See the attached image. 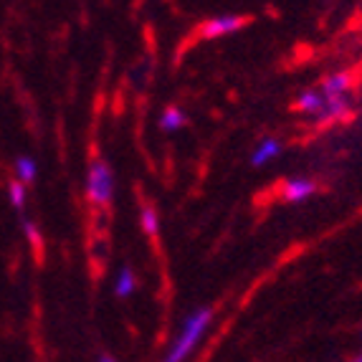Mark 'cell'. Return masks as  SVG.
I'll return each mask as SVG.
<instances>
[{"label":"cell","instance_id":"1","mask_svg":"<svg viewBox=\"0 0 362 362\" xmlns=\"http://www.w3.org/2000/svg\"><path fill=\"white\" fill-rule=\"evenodd\" d=\"M213 322V309L211 307H203L198 312H193L182 322V329L180 334L175 337V342L170 344L168 355H165L163 362H185V357L195 350V344L200 342V337L206 334V329L211 327Z\"/></svg>","mask_w":362,"mask_h":362},{"label":"cell","instance_id":"2","mask_svg":"<svg viewBox=\"0 0 362 362\" xmlns=\"http://www.w3.org/2000/svg\"><path fill=\"white\" fill-rule=\"evenodd\" d=\"M86 195L94 206H107L115 195V175L104 160H94L86 175Z\"/></svg>","mask_w":362,"mask_h":362},{"label":"cell","instance_id":"3","mask_svg":"<svg viewBox=\"0 0 362 362\" xmlns=\"http://www.w3.org/2000/svg\"><path fill=\"white\" fill-rule=\"evenodd\" d=\"M246 23H248V16H233V13H228V16H216V18L203 23L200 36L208 38V41H213V38H223V36L235 33V30H241Z\"/></svg>","mask_w":362,"mask_h":362},{"label":"cell","instance_id":"4","mask_svg":"<svg viewBox=\"0 0 362 362\" xmlns=\"http://www.w3.org/2000/svg\"><path fill=\"white\" fill-rule=\"evenodd\" d=\"M347 115H350V97L347 94H342V97H325V109H322V115L314 122L317 124H329V122L344 119Z\"/></svg>","mask_w":362,"mask_h":362},{"label":"cell","instance_id":"5","mask_svg":"<svg viewBox=\"0 0 362 362\" xmlns=\"http://www.w3.org/2000/svg\"><path fill=\"white\" fill-rule=\"evenodd\" d=\"M314 193H317V185H314V180H309V177H291V180L284 182V198L289 200V203H304V200H309Z\"/></svg>","mask_w":362,"mask_h":362},{"label":"cell","instance_id":"6","mask_svg":"<svg viewBox=\"0 0 362 362\" xmlns=\"http://www.w3.org/2000/svg\"><path fill=\"white\" fill-rule=\"evenodd\" d=\"M279 155H281V142L274 137H266V139H261V145L256 147L254 155H251V165L261 168V165L272 163L274 157H279Z\"/></svg>","mask_w":362,"mask_h":362},{"label":"cell","instance_id":"7","mask_svg":"<svg viewBox=\"0 0 362 362\" xmlns=\"http://www.w3.org/2000/svg\"><path fill=\"white\" fill-rule=\"evenodd\" d=\"M296 107L302 109L304 115L312 117V119H317V117L322 115V109H325V97H322L320 89L302 91V94H299V102H296Z\"/></svg>","mask_w":362,"mask_h":362},{"label":"cell","instance_id":"8","mask_svg":"<svg viewBox=\"0 0 362 362\" xmlns=\"http://www.w3.org/2000/svg\"><path fill=\"white\" fill-rule=\"evenodd\" d=\"M139 226H142V233L147 238H157L160 235V213H157L155 206H142L139 208Z\"/></svg>","mask_w":362,"mask_h":362},{"label":"cell","instance_id":"9","mask_svg":"<svg viewBox=\"0 0 362 362\" xmlns=\"http://www.w3.org/2000/svg\"><path fill=\"white\" fill-rule=\"evenodd\" d=\"M347 89H350V76L347 74H332L320 86V91L325 97H342V94H347Z\"/></svg>","mask_w":362,"mask_h":362},{"label":"cell","instance_id":"10","mask_svg":"<svg viewBox=\"0 0 362 362\" xmlns=\"http://www.w3.org/2000/svg\"><path fill=\"white\" fill-rule=\"evenodd\" d=\"M185 124H187L185 112L177 107H168L163 112V117H160V127H163L165 132H177V129H182Z\"/></svg>","mask_w":362,"mask_h":362},{"label":"cell","instance_id":"11","mask_svg":"<svg viewBox=\"0 0 362 362\" xmlns=\"http://www.w3.org/2000/svg\"><path fill=\"white\" fill-rule=\"evenodd\" d=\"M36 175H38V168L33 157H18L16 160V180H21L23 185H30V182L36 180Z\"/></svg>","mask_w":362,"mask_h":362},{"label":"cell","instance_id":"12","mask_svg":"<svg viewBox=\"0 0 362 362\" xmlns=\"http://www.w3.org/2000/svg\"><path fill=\"white\" fill-rule=\"evenodd\" d=\"M137 286V279H134V272L129 266H122V272L117 274V284H115V294L122 296V299H127L129 294L134 291Z\"/></svg>","mask_w":362,"mask_h":362},{"label":"cell","instance_id":"13","mask_svg":"<svg viewBox=\"0 0 362 362\" xmlns=\"http://www.w3.org/2000/svg\"><path fill=\"white\" fill-rule=\"evenodd\" d=\"M8 195H11L13 208H16V211H23V208H25V198H28L23 182H21V180H13L11 185H8Z\"/></svg>","mask_w":362,"mask_h":362},{"label":"cell","instance_id":"14","mask_svg":"<svg viewBox=\"0 0 362 362\" xmlns=\"http://www.w3.org/2000/svg\"><path fill=\"white\" fill-rule=\"evenodd\" d=\"M23 233H25V238H28L33 248H41L43 246L41 230H38V226L33 223V221H28V218H23Z\"/></svg>","mask_w":362,"mask_h":362},{"label":"cell","instance_id":"15","mask_svg":"<svg viewBox=\"0 0 362 362\" xmlns=\"http://www.w3.org/2000/svg\"><path fill=\"white\" fill-rule=\"evenodd\" d=\"M350 362H362V350H360V352H357V355H355V357H352V360H350Z\"/></svg>","mask_w":362,"mask_h":362},{"label":"cell","instance_id":"16","mask_svg":"<svg viewBox=\"0 0 362 362\" xmlns=\"http://www.w3.org/2000/svg\"><path fill=\"white\" fill-rule=\"evenodd\" d=\"M99 362H115V360H112V357H109V355H104V357H102V360H99Z\"/></svg>","mask_w":362,"mask_h":362}]
</instances>
